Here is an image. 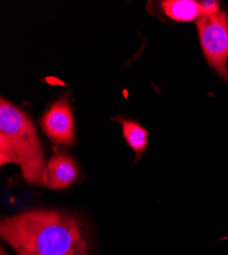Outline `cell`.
<instances>
[{"label": "cell", "instance_id": "6da1fadb", "mask_svg": "<svg viewBox=\"0 0 228 255\" xmlns=\"http://www.w3.org/2000/svg\"><path fill=\"white\" fill-rule=\"evenodd\" d=\"M1 238L17 255H87L81 222L64 212L33 209L4 218Z\"/></svg>", "mask_w": 228, "mask_h": 255}, {"label": "cell", "instance_id": "7a4b0ae2", "mask_svg": "<svg viewBox=\"0 0 228 255\" xmlns=\"http://www.w3.org/2000/svg\"><path fill=\"white\" fill-rule=\"evenodd\" d=\"M14 163L24 180L43 185L46 161L35 126L29 117L9 101H0V165Z\"/></svg>", "mask_w": 228, "mask_h": 255}, {"label": "cell", "instance_id": "3957f363", "mask_svg": "<svg viewBox=\"0 0 228 255\" xmlns=\"http://www.w3.org/2000/svg\"><path fill=\"white\" fill-rule=\"evenodd\" d=\"M201 45L206 59L216 73L228 82V16L224 10L197 19Z\"/></svg>", "mask_w": 228, "mask_h": 255}, {"label": "cell", "instance_id": "277c9868", "mask_svg": "<svg viewBox=\"0 0 228 255\" xmlns=\"http://www.w3.org/2000/svg\"><path fill=\"white\" fill-rule=\"evenodd\" d=\"M41 127L52 142L64 146L74 145V118L70 100L66 97L56 100L42 117Z\"/></svg>", "mask_w": 228, "mask_h": 255}, {"label": "cell", "instance_id": "5b68a950", "mask_svg": "<svg viewBox=\"0 0 228 255\" xmlns=\"http://www.w3.org/2000/svg\"><path fill=\"white\" fill-rule=\"evenodd\" d=\"M77 162L67 152L54 153L46 163L43 186L52 190H63L70 187L78 178Z\"/></svg>", "mask_w": 228, "mask_h": 255}, {"label": "cell", "instance_id": "8992f818", "mask_svg": "<svg viewBox=\"0 0 228 255\" xmlns=\"http://www.w3.org/2000/svg\"><path fill=\"white\" fill-rule=\"evenodd\" d=\"M161 6L166 15L177 22H192L203 15L201 3L194 0H167Z\"/></svg>", "mask_w": 228, "mask_h": 255}, {"label": "cell", "instance_id": "52a82bcc", "mask_svg": "<svg viewBox=\"0 0 228 255\" xmlns=\"http://www.w3.org/2000/svg\"><path fill=\"white\" fill-rule=\"evenodd\" d=\"M123 130V136L125 138L127 144L132 148L135 152L136 158L140 157V155L146 150L149 141L148 131L144 129L142 126L138 123L125 118H117Z\"/></svg>", "mask_w": 228, "mask_h": 255}, {"label": "cell", "instance_id": "ba28073f", "mask_svg": "<svg viewBox=\"0 0 228 255\" xmlns=\"http://www.w3.org/2000/svg\"><path fill=\"white\" fill-rule=\"evenodd\" d=\"M202 6L203 15L207 14H213L219 11V3L217 1H202L200 2Z\"/></svg>", "mask_w": 228, "mask_h": 255}, {"label": "cell", "instance_id": "9c48e42d", "mask_svg": "<svg viewBox=\"0 0 228 255\" xmlns=\"http://www.w3.org/2000/svg\"><path fill=\"white\" fill-rule=\"evenodd\" d=\"M1 255H5V253H4V250H3V249H1Z\"/></svg>", "mask_w": 228, "mask_h": 255}]
</instances>
